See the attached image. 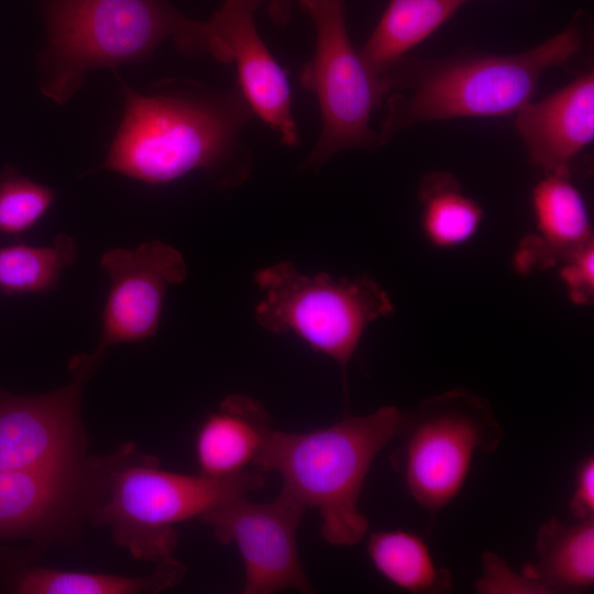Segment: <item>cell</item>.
Listing matches in <instances>:
<instances>
[{"instance_id": "3957f363", "label": "cell", "mask_w": 594, "mask_h": 594, "mask_svg": "<svg viewBox=\"0 0 594 594\" xmlns=\"http://www.w3.org/2000/svg\"><path fill=\"white\" fill-rule=\"evenodd\" d=\"M47 46L42 92L66 102L92 69L145 61L167 38L187 53L207 52V22L165 0H46Z\"/></svg>"}, {"instance_id": "ba28073f", "label": "cell", "mask_w": 594, "mask_h": 594, "mask_svg": "<svg viewBox=\"0 0 594 594\" xmlns=\"http://www.w3.org/2000/svg\"><path fill=\"white\" fill-rule=\"evenodd\" d=\"M316 32L315 53L304 67L300 84L317 97L322 130L304 168L321 166L333 154L380 144L371 118L389 90L355 51L348 34L342 0H297Z\"/></svg>"}, {"instance_id": "277c9868", "label": "cell", "mask_w": 594, "mask_h": 594, "mask_svg": "<svg viewBox=\"0 0 594 594\" xmlns=\"http://www.w3.org/2000/svg\"><path fill=\"white\" fill-rule=\"evenodd\" d=\"M264 485V475L256 470L227 479L161 470L156 458L125 444L116 455L96 460L88 517L97 526L110 527L119 547L157 563L176 548L175 524L201 519L221 504Z\"/></svg>"}, {"instance_id": "7c38bea8", "label": "cell", "mask_w": 594, "mask_h": 594, "mask_svg": "<svg viewBox=\"0 0 594 594\" xmlns=\"http://www.w3.org/2000/svg\"><path fill=\"white\" fill-rule=\"evenodd\" d=\"M255 9L250 0H224L207 21V53L235 64L239 90L253 113L279 134L284 144L294 146L299 135L292 113L289 81L255 28Z\"/></svg>"}, {"instance_id": "484cf974", "label": "cell", "mask_w": 594, "mask_h": 594, "mask_svg": "<svg viewBox=\"0 0 594 594\" xmlns=\"http://www.w3.org/2000/svg\"><path fill=\"white\" fill-rule=\"evenodd\" d=\"M569 510L575 520L594 518V458H584L575 470L574 487Z\"/></svg>"}, {"instance_id": "9a60e30c", "label": "cell", "mask_w": 594, "mask_h": 594, "mask_svg": "<svg viewBox=\"0 0 594 594\" xmlns=\"http://www.w3.org/2000/svg\"><path fill=\"white\" fill-rule=\"evenodd\" d=\"M531 204L537 233L527 237L515 254L518 272L560 264L593 241L586 204L569 174H547L535 186Z\"/></svg>"}, {"instance_id": "9c48e42d", "label": "cell", "mask_w": 594, "mask_h": 594, "mask_svg": "<svg viewBox=\"0 0 594 594\" xmlns=\"http://www.w3.org/2000/svg\"><path fill=\"white\" fill-rule=\"evenodd\" d=\"M100 359L76 356L72 381L47 394L12 395L0 388V471L53 470L84 461L80 397Z\"/></svg>"}, {"instance_id": "8992f818", "label": "cell", "mask_w": 594, "mask_h": 594, "mask_svg": "<svg viewBox=\"0 0 594 594\" xmlns=\"http://www.w3.org/2000/svg\"><path fill=\"white\" fill-rule=\"evenodd\" d=\"M254 278L265 293L254 309L256 322L271 333H294L334 360L346 389L348 363L364 330L394 312L386 290L367 275L334 279L318 273L309 277L287 261L260 270Z\"/></svg>"}, {"instance_id": "52a82bcc", "label": "cell", "mask_w": 594, "mask_h": 594, "mask_svg": "<svg viewBox=\"0 0 594 594\" xmlns=\"http://www.w3.org/2000/svg\"><path fill=\"white\" fill-rule=\"evenodd\" d=\"M398 436L395 465L410 496L435 517L462 491L475 453L497 450L503 429L486 399L453 388L405 413Z\"/></svg>"}, {"instance_id": "30bf717a", "label": "cell", "mask_w": 594, "mask_h": 594, "mask_svg": "<svg viewBox=\"0 0 594 594\" xmlns=\"http://www.w3.org/2000/svg\"><path fill=\"white\" fill-rule=\"evenodd\" d=\"M306 509L279 492L267 503L246 496L232 498L206 514L221 544H234L244 568V594H272L283 590L310 593L297 548V530Z\"/></svg>"}, {"instance_id": "4fadbf2b", "label": "cell", "mask_w": 594, "mask_h": 594, "mask_svg": "<svg viewBox=\"0 0 594 594\" xmlns=\"http://www.w3.org/2000/svg\"><path fill=\"white\" fill-rule=\"evenodd\" d=\"M95 460L53 470L0 471V540L65 537L88 517Z\"/></svg>"}, {"instance_id": "8fae6325", "label": "cell", "mask_w": 594, "mask_h": 594, "mask_svg": "<svg viewBox=\"0 0 594 594\" xmlns=\"http://www.w3.org/2000/svg\"><path fill=\"white\" fill-rule=\"evenodd\" d=\"M100 267L110 279L94 352L102 358L110 345L141 342L156 333L166 292L185 280L187 270L182 254L157 240L134 250H110Z\"/></svg>"}, {"instance_id": "ffe728a7", "label": "cell", "mask_w": 594, "mask_h": 594, "mask_svg": "<svg viewBox=\"0 0 594 594\" xmlns=\"http://www.w3.org/2000/svg\"><path fill=\"white\" fill-rule=\"evenodd\" d=\"M366 550L375 570L398 588L415 594L447 593L453 588L450 571L436 565L428 546L414 532H372Z\"/></svg>"}, {"instance_id": "d6986e66", "label": "cell", "mask_w": 594, "mask_h": 594, "mask_svg": "<svg viewBox=\"0 0 594 594\" xmlns=\"http://www.w3.org/2000/svg\"><path fill=\"white\" fill-rule=\"evenodd\" d=\"M185 572V566L172 556L157 562L151 575L138 578L33 566L20 574L13 590L22 594L156 593L177 585Z\"/></svg>"}, {"instance_id": "d4e9b609", "label": "cell", "mask_w": 594, "mask_h": 594, "mask_svg": "<svg viewBox=\"0 0 594 594\" xmlns=\"http://www.w3.org/2000/svg\"><path fill=\"white\" fill-rule=\"evenodd\" d=\"M594 245L585 244L560 263V277L575 305H590L594 298Z\"/></svg>"}, {"instance_id": "5bb4252c", "label": "cell", "mask_w": 594, "mask_h": 594, "mask_svg": "<svg viewBox=\"0 0 594 594\" xmlns=\"http://www.w3.org/2000/svg\"><path fill=\"white\" fill-rule=\"evenodd\" d=\"M530 162L547 174H569L578 154L594 139V76L583 74L516 118Z\"/></svg>"}, {"instance_id": "cb8c5ba5", "label": "cell", "mask_w": 594, "mask_h": 594, "mask_svg": "<svg viewBox=\"0 0 594 594\" xmlns=\"http://www.w3.org/2000/svg\"><path fill=\"white\" fill-rule=\"evenodd\" d=\"M482 575L475 581L479 593H546L537 582L522 572L517 573L507 562L493 552L482 554Z\"/></svg>"}, {"instance_id": "7a4b0ae2", "label": "cell", "mask_w": 594, "mask_h": 594, "mask_svg": "<svg viewBox=\"0 0 594 594\" xmlns=\"http://www.w3.org/2000/svg\"><path fill=\"white\" fill-rule=\"evenodd\" d=\"M404 416L388 405L311 431L272 430L253 468L278 473L280 493L306 510L318 509L329 544L355 546L369 529L359 508L365 479L377 454L398 436Z\"/></svg>"}, {"instance_id": "2e32d148", "label": "cell", "mask_w": 594, "mask_h": 594, "mask_svg": "<svg viewBox=\"0 0 594 594\" xmlns=\"http://www.w3.org/2000/svg\"><path fill=\"white\" fill-rule=\"evenodd\" d=\"M271 432L267 411L257 400L239 394L226 397L196 435L199 474L227 479L245 472Z\"/></svg>"}, {"instance_id": "6da1fadb", "label": "cell", "mask_w": 594, "mask_h": 594, "mask_svg": "<svg viewBox=\"0 0 594 594\" xmlns=\"http://www.w3.org/2000/svg\"><path fill=\"white\" fill-rule=\"evenodd\" d=\"M121 88L124 113L101 169L153 185L196 169L227 187L245 179L240 133L254 113L239 89L144 96L123 81Z\"/></svg>"}, {"instance_id": "ac0fdd59", "label": "cell", "mask_w": 594, "mask_h": 594, "mask_svg": "<svg viewBox=\"0 0 594 594\" xmlns=\"http://www.w3.org/2000/svg\"><path fill=\"white\" fill-rule=\"evenodd\" d=\"M468 1L391 0L360 51L362 59L376 76L384 77Z\"/></svg>"}, {"instance_id": "44dd1931", "label": "cell", "mask_w": 594, "mask_h": 594, "mask_svg": "<svg viewBox=\"0 0 594 594\" xmlns=\"http://www.w3.org/2000/svg\"><path fill=\"white\" fill-rule=\"evenodd\" d=\"M420 197L422 230L435 246L457 248L477 232L483 210L450 175H429L421 184Z\"/></svg>"}, {"instance_id": "4316f807", "label": "cell", "mask_w": 594, "mask_h": 594, "mask_svg": "<svg viewBox=\"0 0 594 594\" xmlns=\"http://www.w3.org/2000/svg\"><path fill=\"white\" fill-rule=\"evenodd\" d=\"M256 8L265 4L270 16L278 25L288 23L295 1L297 0H250Z\"/></svg>"}, {"instance_id": "83f0119b", "label": "cell", "mask_w": 594, "mask_h": 594, "mask_svg": "<svg viewBox=\"0 0 594 594\" xmlns=\"http://www.w3.org/2000/svg\"><path fill=\"white\" fill-rule=\"evenodd\" d=\"M470 1V0H469Z\"/></svg>"}, {"instance_id": "e0dca14e", "label": "cell", "mask_w": 594, "mask_h": 594, "mask_svg": "<svg viewBox=\"0 0 594 594\" xmlns=\"http://www.w3.org/2000/svg\"><path fill=\"white\" fill-rule=\"evenodd\" d=\"M521 572L546 593H574L594 584V518L565 524L557 517L541 525L536 561Z\"/></svg>"}, {"instance_id": "5b68a950", "label": "cell", "mask_w": 594, "mask_h": 594, "mask_svg": "<svg viewBox=\"0 0 594 594\" xmlns=\"http://www.w3.org/2000/svg\"><path fill=\"white\" fill-rule=\"evenodd\" d=\"M582 22L579 14L553 37L517 55L465 59L433 69L406 97L391 98L380 143L418 122L517 113L532 100L547 70L579 53Z\"/></svg>"}, {"instance_id": "7402d4cb", "label": "cell", "mask_w": 594, "mask_h": 594, "mask_svg": "<svg viewBox=\"0 0 594 594\" xmlns=\"http://www.w3.org/2000/svg\"><path fill=\"white\" fill-rule=\"evenodd\" d=\"M77 256L75 240L58 234L45 246L18 243L0 249V292L45 294L56 288L62 272Z\"/></svg>"}, {"instance_id": "603a6c76", "label": "cell", "mask_w": 594, "mask_h": 594, "mask_svg": "<svg viewBox=\"0 0 594 594\" xmlns=\"http://www.w3.org/2000/svg\"><path fill=\"white\" fill-rule=\"evenodd\" d=\"M54 199L51 187L6 169L0 175V233L20 234L33 228Z\"/></svg>"}]
</instances>
